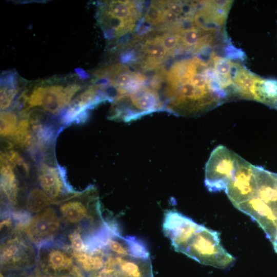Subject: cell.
Wrapping results in <instances>:
<instances>
[{
  "mask_svg": "<svg viewBox=\"0 0 277 277\" xmlns=\"http://www.w3.org/2000/svg\"><path fill=\"white\" fill-rule=\"evenodd\" d=\"M36 273H37V277H71V276H46V275H40V274H38L37 272H36Z\"/></svg>",
  "mask_w": 277,
  "mask_h": 277,
  "instance_id": "obj_34",
  "label": "cell"
},
{
  "mask_svg": "<svg viewBox=\"0 0 277 277\" xmlns=\"http://www.w3.org/2000/svg\"><path fill=\"white\" fill-rule=\"evenodd\" d=\"M142 55L138 56L137 53L133 49L126 50L122 53L120 55V61L122 64H132L138 61H141Z\"/></svg>",
  "mask_w": 277,
  "mask_h": 277,
  "instance_id": "obj_32",
  "label": "cell"
},
{
  "mask_svg": "<svg viewBox=\"0 0 277 277\" xmlns=\"http://www.w3.org/2000/svg\"><path fill=\"white\" fill-rule=\"evenodd\" d=\"M18 78L14 71L3 73L1 76V110L10 107L18 92Z\"/></svg>",
  "mask_w": 277,
  "mask_h": 277,
  "instance_id": "obj_26",
  "label": "cell"
},
{
  "mask_svg": "<svg viewBox=\"0 0 277 277\" xmlns=\"http://www.w3.org/2000/svg\"><path fill=\"white\" fill-rule=\"evenodd\" d=\"M65 229L56 205L50 206L32 215L26 223L14 229L23 233L36 248L44 243L57 240Z\"/></svg>",
  "mask_w": 277,
  "mask_h": 277,
  "instance_id": "obj_9",
  "label": "cell"
},
{
  "mask_svg": "<svg viewBox=\"0 0 277 277\" xmlns=\"http://www.w3.org/2000/svg\"><path fill=\"white\" fill-rule=\"evenodd\" d=\"M1 277H37L35 268L29 271H1Z\"/></svg>",
  "mask_w": 277,
  "mask_h": 277,
  "instance_id": "obj_33",
  "label": "cell"
},
{
  "mask_svg": "<svg viewBox=\"0 0 277 277\" xmlns=\"http://www.w3.org/2000/svg\"><path fill=\"white\" fill-rule=\"evenodd\" d=\"M36 180L38 186L56 205L77 193L68 185L64 169L50 162L37 164Z\"/></svg>",
  "mask_w": 277,
  "mask_h": 277,
  "instance_id": "obj_11",
  "label": "cell"
},
{
  "mask_svg": "<svg viewBox=\"0 0 277 277\" xmlns=\"http://www.w3.org/2000/svg\"><path fill=\"white\" fill-rule=\"evenodd\" d=\"M203 226L175 210H167L164 214L163 231L179 252H184L191 240Z\"/></svg>",
  "mask_w": 277,
  "mask_h": 277,
  "instance_id": "obj_12",
  "label": "cell"
},
{
  "mask_svg": "<svg viewBox=\"0 0 277 277\" xmlns=\"http://www.w3.org/2000/svg\"><path fill=\"white\" fill-rule=\"evenodd\" d=\"M65 229L80 230L92 236L107 225L102 217L98 193L93 185L56 205Z\"/></svg>",
  "mask_w": 277,
  "mask_h": 277,
  "instance_id": "obj_3",
  "label": "cell"
},
{
  "mask_svg": "<svg viewBox=\"0 0 277 277\" xmlns=\"http://www.w3.org/2000/svg\"><path fill=\"white\" fill-rule=\"evenodd\" d=\"M105 86L93 84L74 98L60 115V124L67 126L85 122L89 110L106 101H109Z\"/></svg>",
  "mask_w": 277,
  "mask_h": 277,
  "instance_id": "obj_10",
  "label": "cell"
},
{
  "mask_svg": "<svg viewBox=\"0 0 277 277\" xmlns=\"http://www.w3.org/2000/svg\"><path fill=\"white\" fill-rule=\"evenodd\" d=\"M93 75L95 78H106L108 81L109 85L115 88V98L129 94L145 85L147 80L144 75L130 70L128 66L122 64H115L97 69L93 72Z\"/></svg>",
  "mask_w": 277,
  "mask_h": 277,
  "instance_id": "obj_14",
  "label": "cell"
},
{
  "mask_svg": "<svg viewBox=\"0 0 277 277\" xmlns=\"http://www.w3.org/2000/svg\"><path fill=\"white\" fill-rule=\"evenodd\" d=\"M106 260L102 269L87 274V277H124L116 265L114 255L109 254Z\"/></svg>",
  "mask_w": 277,
  "mask_h": 277,
  "instance_id": "obj_29",
  "label": "cell"
},
{
  "mask_svg": "<svg viewBox=\"0 0 277 277\" xmlns=\"http://www.w3.org/2000/svg\"><path fill=\"white\" fill-rule=\"evenodd\" d=\"M251 96L252 100L277 109V80L258 75Z\"/></svg>",
  "mask_w": 277,
  "mask_h": 277,
  "instance_id": "obj_24",
  "label": "cell"
},
{
  "mask_svg": "<svg viewBox=\"0 0 277 277\" xmlns=\"http://www.w3.org/2000/svg\"><path fill=\"white\" fill-rule=\"evenodd\" d=\"M18 121L14 110H7L1 112V136L11 138L17 126Z\"/></svg>",
  "mask_w": 277,
  "mask_h": 277,
  "instance_id": "obj_27",
  "label": "cell"
},
{
  "mask_svg": "<svg viewBox=\"0 0 277 277\" xmlns=\"http://www.w3.org/2000/svg\"><path fill=\"white\" fill-rule=\"evenodd\" d=\"M242 159L223 145L214 149L205 165V185L208 190H225Z\"/></svg>",
  "mask_w": 277,
  "mask_h": 277,
  "instance_id": "obj_8",
  "label": "cell"
},
{
  "mask_svg": "<svg viewBox=\"0 0 277 277\" xmlns=\"http://www.w3.org/2000/svg\"><path fill=\"white\" fill-rule=\"evenodd\" d=\"M233 1H204L198 2L193 16L195 25L206 31L217 32L227 20Z\"/></svg>",
  "mask_w": 277,
  "mask_h": 277,
  "instance_id": "obj_17",
  "label": "cell"
},
{
  "mask_svg": "<svg viewBox=\"0 0 277 277\" xmlns=\"http://www.w3.org/2000/svg\"><path fill=\"white\" fill-rule=\"evenodd\" d=\"M130 1H111L102 3L98 9L130 24L141 16V5Z\"/></svg>",
  "mask_w": 277,
  "mask_h": 277,
  "instance_id": "obj_20",
  "label": "cell"
},
{
  "mask_svg": "<svg viewBox=\"0 0 277 277\" xmlns=\"http://www.w3.org/2000/svg\"><path fill=\"white\" fill-rule=\"evenodd\" d=\"M37 248L36 271L46 276L87 277L86 273L77 265L70 250L62 243L52 241Z\"/></svg>",
  "mask_w": 277,
  "mask_h": 277,
  "instance_id": "obj_6",
  "label": "cell"
},
{
  "mask_svg": "<svg viewBox=\"0 0 277 277\" xmlns=\"http://www.w3.org/2000/svg\"><path fill=\"white\" fill-rule=\"evenodd\" d=\"M258 75L238 62H233L231 77L235 96L252 100L251 92Z\"/></svg>",
  "mask_w": 277,
  "mask_h": 277,
  "instance_id": "obj_21",
  "label": "cell"
},
{
  "mask_svg": "<svg viewBox=\"0 0 277 277\" xmlns=\"http://www.w3.org/2000/svg\"><path fill=\"white\" fill-rule=\"evenodd\" d=\"M162 44L166 49L168 55L174 54L177 50H180V35L173 31L160 35Z\"/></svg>",
  "mask_w": 277,
  "mask_h": 277,
  "instance_id": "obj_30",
  "label": "cell"
},
{
  "mask_svg": "<svg viewBox=\"0 0 277 277\" xmlns=\"http://www.w3.org/2000/svg\"><path fill=\"white\" fill-rule=\"evenodd\" d=\"M105 246L109 253L116 255L144 260L150 259L148 249L142 240L133 236H121L116 228L107 235Z\"/></svg>",
  "mask_w": 277,
  "mask_h": 277,
  "instance_id": "obj_18",
  "label": "cell"
},
{
  "mask_svg": "<svg viewBox=\"0 0 277 277\" xmlns=\"http://www.w3.org/2000/svg\"><path fill=\"white\" fill-rule=\"evenodd\" d=\"M164 111L176 115L194 116L209 111L225 101L212 90L196 84L190 75L188 58L174 63L166 76Z\"/></svg>",
  "mask_w": 277,
  "mask_h": 277,
  "instance_id": "obj_1",
  "label": "cell"
},
{
  "mask_svg": "<svg viewBox=\"0 0 277 277\" xmlns=\"http://www.w3.org/2000/svg\"><path fill=\"white\" fill-rule=\"evenodd\" d=\"M62 81L61 79L51 78L28 85L15 104L21 116L25 117L30 110L37 108L48 114L60 115L82 88L76 83L63 85Z\"/></svg>",
  "mask_w": 277,
  "mask_h": 277,
  "instance_id": "obj_2",
  "label": "cell"
},
{
  "mask_svg": "<svg viewBox=\"0 0 277 277\" xmlns=\"http://www.w3.org/2000/svg\"><path fill=\"white\" fill-rule=\"evenodd\" d=\"M1 212L0 226L1 238L2 240L14 230L15 222L11 210L4 209Z\"/></svg>",
  "mask_w": 277,
  "mask_h": 277,
  "instance_id": "obj_31",
  "label": "cell"
},
{
  "mask_svg": "<svg viewBox=\"0 0 277 277\" xmlns=\"http://www.w3.org/2000/svg\"><path fill=\"white\" fill-rule=\"evenodd\" d=\"M36 247L23 233L14 230L1 240V271H22L34 269L37 263Z\"/></svg>",
  "mask_w": 277,
  "mask_h": 277,
  "instance_id": "obj_7",
  "label": "cell"
},
{
  "mask_svg": "<svg viewBox=\"0 0 277 277\" xmlns=\"http://www.w3.org/2000/svg\"><path fill=\"white\" fill-rule=\"evenodd\" d=\"M166 1H152L148 7L144 21L153 26L161 25L163 21L164 12L165 9Z\"/></svg>",
  "mask_w": 277,
  "mask_h": 277,
  "instance_id": "obj_28",
  "label": "cell"
},
{
  "mask_svg": "<svg viewBox=\"0 0 277 277\" xmlns=\"http://www.w3.org/2000/svg\"><path fill=\"white\" fill-rule=\"evenodd\" d=\"M183 253L203 265L220 269L228 267L235 260L221 245L219 233L204 226L194 235Z\"/></svg>",
  "mask_w": 277,
  "mask_h": 277,
  "instance_id": "obj_5",
  "label": "cell"
},
{
  "mask_svg": "<svg viewBox=\"0 0 277 277\" xmlns=\"http://www.w3.org/2000/svg\"><path fill=\"white\" fill-rule=\"evenodd\" d=\"M225 191L234 206L255 196V166L243 159Z\"/></svg>",
  "mask_w": 277,
  "mask_h": 277,
  "instance_id": "obj_16",
  "label": "cell"
},
{
  "mask_svg": "<svg viewBox=\"0 0 277 277\" xmlns=\"http://www.w3.org/2000/svg\"><path fill=\"white\" fill-rule=\"evenodd\" d=\"M56 204L39 186L31 187L27 191L24 210L31 215Z\"/></svg>",
  "mask_w": 277,
  "mask_h": 277,
  "instance_id": "obj_25",
  "label": "cell"
},
{
  "mask_svg": "<svg viewBox=\"0 0 277 277\" xmlns=\"http://www.w3.org/2000/svg\"><path fill=\"white\" fill-rule=\"evenodd\" d=\"M164 108L158 91L145 85L129 94L115 98L108 117L128 122L155 111H164Z\"/></svg>",
  "mask_w": 277,
  "mask_h": 277,
  "instance_id": "obj_4",
  "label": "cell"
},
{
  "mask_svg": "<svg viewBox=\"0 0 277 277\" xmlns=\"http://www.w3.org/2000/svg\"><path fill=\"white\" fill-rule=\"evenodd\" d=\"M209 62L219 84L231 97L235 96L231 77L233 62L214 53L210 54Z\"/></svg>",
  "mask_w": 277,
  "mask_h": 277,
  "instance_id": "obj_23",
  "label": "cell"
},
{
  "mask_svg": "<svg viewBox=\"0 0 277 277\" xmlns=\"http://www.w3.org/2000/svg\"><path fill=\"white\" fill-rule=\"evenodd\" d=\"M108 253L105 247H98L87 251L71 254L77 265L88 274L104 267Z\"/></svg>",
  "mask_w": 277,
  "mask_h": 277,
  "instance_id": "obj_22",
  "label": "cell"
},
{
  "mask_svg": "<svg viewBox=\"0 0 277 277\" xmlns=\"http://www.w3.org/2000/svg\"><path fill=\"white\" fill-rule=\"evenodd\" d=\"M234 206L255 221L272 244L275 243L277 240L276 220L269 207L263 201L254 196Z\"/></svg>",
  "mask_w": 277,
  "mask_h": 277,
  "instance_id": "obj_19",
  "label": "cell"
},
{
  "mask_svg": "<svg viewBox=\"0 0 277 277\" xmlns=\"http://www.w3.org/2000/svg\"><path fill=\"white\" fill-rule=\"evenodd\" d=\"M22 178L10 164L5 155L1 152V191L3 209L12 211L24 210L22 194L25 184Z\"/></svg>",
  "mask_w": 277,
  "mask_h": 277,
  "instance_id": "obj_15",
  "label": "cell"
},
{
  "mask_svg": "<svg viewBox=\"0 0 277 277\" xmlns=\"http://www.w3.org/2000/svg\"><path fill=\"white\" fill-rule=\"evenodd\" d=\"M29 120L36 150L42 160H49L55 140L61 129L45 111L35 108L26 116Z\"/></svg>",
  "mask_w": 277,
  "mask_h": 277,
  "instance_id": "obj_13",
  "label": "cell"
}]
</instances>
